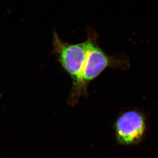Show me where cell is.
Listing matches in <instances>:
<instances>
[{"label":"cell","instance_id":"1","mask_svg":"<svg viewBox=\"0 0 158 158\" xmlns=\"http://www.w3.org/2000/svg\"><path fill=\"white\" fill-rule=\"evenodd\" d=\"M53 44L60 63L73 79L76 87L79 86L81 75L86 56L85 41L79 44H67L62 41L55 31Z\"/></svg>","mask_w":158,"mask_h":158},{"label":"cell","instance_id":"2","mask_svg":"<svg viewBox=\"0 0 158 158\" xmlns=\"http://www.w3.org/2000/svg\"><path fill=\"white\" fill-rule=\"evenodd\" d=\"M96 34H91L85 41L86 56L80 77V84H86L98 76L112 65V60L98 45Z\"/></svg>","mask_w":158,"mask_h":158},{"label":"cell","instance_id":"3","mask_svg":"<svg viewBox=\"0 0 158 158\" xmlns=\"http://www.w3.org/2000/svg\"><path fill=\"white\" fill-rule=\"evenodd\" d=\"M145 128L144 119L141 114L134 110L126 111L116 122L118 140L124 144L135 143L142 137Z\"/></svg>","mask_w":158,"mask_h":158}]
</instances>
